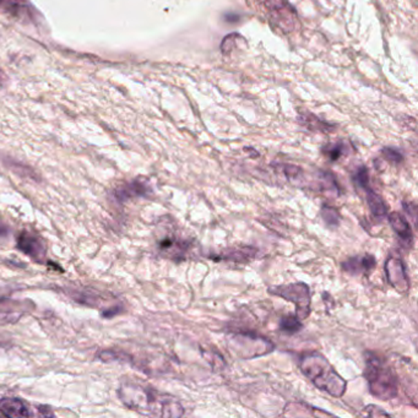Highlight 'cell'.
<instances>
[{
	"label": "cell",
	"mask_w": 418,
	"mask_h": 418,
	"mask_svg": "<svg viewBox=\"0 0 418 418\" xmlns=\"http://www.w3.org/2000/svg\"><path fill=\"white\" fill-rule=\"evenodd\" d=\"M122 401L137 412L158 417H180L184 410L174 397L161 394L158 391L128 384L120 390Z\"/></svg>",
	"instance_id": "obj_1"
},
{
	"label": "cell",
	"mask_w": 418,
	"mask_h": 418,
	"mask_svg": "<svg viewBox=\"0 0 418 418\" xmlns=\"http://www.w3.org/2000/svg\"><path fill=\"white\" fill-rule=\"evenodd\" d=\"M299 368L318 389L325 391L326 394L341 397L346 392L348 381L334 370L332 364L321 353L304 354L299 361Z\"/></svg>",
	"instance_id": "obj_2"
},
{
	"label": "cell",
	"mask_w": 418,
	"mask_h": 418,
	"mask_svg": "<svg viewBox=\"0 0 418 418\" xmlns=\"http://www.w3.org/2000/svg\"><path fill=\"white\" fill-rule=\"evenodd\" d=\"M365 379L368 381L370 394L383 401L397 397V378L390 367L377 354H365Z\"/></svg>",
	"instance_id": "obj_3"
},
{
	"label": "cell",
	"mask_w": 418,
	"mask_h": 418,
	"mask_svg": "<svg viewBox=\"0 0 418 418\" xmlns=\"http://www.w3.org/2000/svg\"><path fill=\"white\" fill-rule=\"evenodd\" d=\"M269 294L292 302L299 321L307 319L310 314V289L304 283H288L269 288Z\"/></svg>",
	"instance_id": "obj_4"
},
{
	"label": "cell",
	"mask_w": 418,
	"mask_h": 418,
	"mask_svg": "<svg viewBox=\"0 0 418 418\" xmlns=\"http://www.w3.org/2000/svg\"><path fill=\"white\" fill-rule=\"evenodd\" d=\"M386 274L388 283L400 294H405L410 289L406 267L402 261L401 256L392 253L386 263Z\"/></svg>",
	"instance_id": "obj_5"
},
{
	"label": "cell",
	"mask_w": 418,
	"mask_h": 418,
	"mask_svg": "<svg viewBox=\"0 0 418 418\" xmlns=\"http://www.w3.org/2000/svg\"><path fill=\"white\" fill-rule=\"evenodd\" d=\"M266 9L272 20L276 22L285 32L292 31L296 23V11L287 0H265Z\"/></svg>",
	"instance_id": "obj_6"
},
{
	"label": "cell",
	"mask_w": 418,
	"mask_h": 418,
	"mask_svg": "<svg viewBox=\"0 0 418 418\" xmlns=\"http://www.w3.org/2000/svg\"><path fill=\"white\" fill-rule=\"evenodd\" d=\"M17 248L36 263H44L46 260L44 243L42 239L32 232H28V231L21 232L17 238Z\"/></svg>",
	"instance_id": "obj_7"
},
{
	"label": "cell",
	"mask_w": 418,
	"mask_h": 418,
	"mask_svg": "<svg viewBox=\"0 0 418 418\" xmlns=\"http://www.w3.org/2000/svg\"><path fill=\"white\" fill-rule=\"evenodd\" d=\"M30 307V302H20L15 299L0 301V324L15 323L28 312Z\"/></svg>",
	"instance_id": "obj_8"
},
{
	"label": "cell",
	"mask_w": 418,
	"mask_h": 418,
	"mask_svg": "<svg viewBox=\"0 0 418 418\" xmlns=\"http://www.w3.org/2000/svg\"><path fill=\"white\" fill-rule=\"evenodd\" d=\"M0 11L25 21H35V10L28 0H0Z\"/></svg>",
	"instance_id": "obj_9"
},
{
	"label": "cell",
	"mask_w": 418,
	"mask_h": 418,
	"mask_svg": "<svg viewBox=\"0 0 418 418\" xmlns=\"http://www.w3.org/2000/svg\"><path fill=\"white\" fill-rule=\"evenodd\" d=\"M389 222L394 232L397 234V237L401 239L402 245H405L408 249L412 248L413 234L412 229L410 227L406 218L402 216L399 212H391L389 215Z\"/></svg>",
	"instance_id": "obj_10"
},
{
	"label": "cell",
	"mask_w": 418,
	"mask_h": 418,
	"mask_svg": "<svg viewBox=\"0 0 418 418\" xmlns=\"http://www.w3.org/2000/svg\"><path fill=\"white\" fill-rule=\"evenodd\" d=\"M150 193H151V189H150L149 183L142 182V180L137 178V180H133L131 183L120 187L115 191V196L120 201H125L131 198L147 196Z\"/></svg>",
	"instance_id": "obj_11"
},
{
	"label": "cell",
	"mask_w": 418,
	"mask_h": 418,
	"mask_svg": "<svg viewBox=\"0 0 418 418\" xmlns=\"http://www.w3.org/2000/svg\"><path fill=\"white\" fill-rule=\"evenodd\" d=\"M375 264L377 263L374 256L365 254V256H354L348 259L342 264V267L345 272H350L352 275H359L362 272L368 274L372 272L375 267Z\"/></svg>",
	"instance_id": "obj_12"
},
{
	"label": "cell",
	"mask_w": 418,
	"mask_h": 418,
	"mask_svg": "<svg viewBox=\"0 0 418 418\" xmlns=\"http://www.w3.org/2000/svg\"><path fill=\"white\" fill-rule=\"evenodd\" d=\"M0 412L6 417H30L32 415L21 400L12 397L0 400Z\"/></svg>",
	"instance_id": "obj_13"
},
{
	"label": "cell",
	"mask_w": 418,
	"mask_h": 418,
	"mask_svg": "<svg viewBox=\"0 0 418 418\" xmlns=\"http://www.w3.org/2000/svg\"><path fill=\"white\" fill-rule=\"evenodd\" d=\"M69 296L77 303L84 304L87 307H99L104 302V298L101 294L88 288L69 289Z\"/></svg>",
	"instance_id": "obj_14"
},
{
	"label": "cell",
	"mask_w": 418,
	"mask_h": 418,
	"mask_svg": "<svg viewBox=\"0 0 418 418\" xmlns=\"http://www.w3.org/2000/svg\"><path fill=\"white\" fill-rule=\"evenodd\" d=\"M362 189L365 191L367 204H368V207H370L372 215L378 218L386 216V213H388V207H386L384 200L375 193L374 190L370 189V185H368V187H364Z\"/></svg>",
	"instance_id": "obj_15"
},
{
	"label": "cell",
	"mask_w": 418,
	"mask_h": 418,
	"mask_svg": "<svg viewBox=\"0 0 418 418\" xmlns=\"http://www.w3.org/2000/svg\"><path fill=\"white\" fill-rule=\"evenodd\" d=\"M256 250L250 248V247H243L240 249H232L229 251H225L218 259H223V260L232 261H248L253 259L256 256Z\"/></svg>",
	"instance_id": "obj_16"
},
{
	"label": "cell",
	"mask_w": 418,
	"mask_h": 418,
	"mask_svg": "<svg viewBox=\"0 0 418 418\" xmlns=\"http://www.w3.org/2000/svg\"><path fill=\"white\" fill-rule=\"evenodd\" d=\"M160 249L163 253H173V258L175 254H182L187 250V245L183 243L182 240L178 239L172 238V237H167V238H163L162 240H160Z\"/></svg>",
	"instance_id": "obj_17"
},
{
	"label": "cell",
	"mask_w": 418,
	"mask_h": 418,
	"mask_svg": "<svg viewBox=\"0 0 418 418\" xmlns=\"http://www.w3.org/2000/svg\"><path fill=\"white\" fill-rule=\"evenodd\" d=\"M303 327L302 323L297 318V315H287V316H283V319L280 321V330L286 334H296V332H301V329Z\"/></svg>",
	"instance_id": "obj_18"
},
{
	"label": "cell",
	"mask_w": 418,
	"mask_h": 418,
	"mask_svg": "<svg viewBox=\"0 0 418 418\" xmlns=\"http://www.w3.org/2000/svg\"><path fill=\"white\" fill-rule=\"evenodd\" d=\"M321 215L323 220L330 226H337L340 222V213L335 207L324 205L321 207Z\"/></svg>",
	"instance_id": "obj_19"
},
{
	"label": "cell",
	"mask_w": 418,
	"mask_h": 418,
	"mask_svg": "<svg viewBox=\"0 0 418 418\" xmlns=\"http://www.w3.org/2000/svg\"><path fill=\"white\" fill-rule=\"evenodd\" d=\"M201 353H202V356L205 357L207 362L211 364L212 368H215V370H218V368H223L225 367V361H223L222 357L218 354V353L211 352V351H207L205 348H201Z\"/></svg>",
	"instance_id": "obj_20"
},
{
	"label": "cell",
	"mask_w": 418,
	"mask_h": 418,
	"mask_svg": "<svg viewBox=\"0 0 418 418\" xmlns=\"http://www.w3.org/2000/svg\"><path fill=\"white\" fill-rule=\"evenodd\" d=\"M101 361L104 362H114V361H120V362H129L131 357L126 356L123 352H114V351H104V352L98 354Z\"/></svg>",
	"instance_id": "obj_21"
},
{
	"label": "cell",
	"mask_w": 418,
	"mask_h": 418,
	"mask_svg": "<svg viewBox=\"0 0 418 418\" xmlns=\"http://www.w3.org/2000/svg\"><path fill=\"white\" fill-rule=\"evenodd\" d=\"M354 180H356V183L359 185V188H364V187H368L370 185V174H368V171L365 167H359L357 169V173H356V177H354Z\"/></svg>",
	"instance_id": "obj_22"
},
{
	"label": "cell",
	"mask_w": 418,
	"mask_h": 418,
	"mask_svg": "<svg viewBox=\"0 0 418 418\" xmlns=\"http://www.w3.org/2000/svg\"><path fill=\"white\" fill-rule=\"evenodd\" d=\"M383 156H384L389 162L400 163L402 161L401 152L399 151V150H395V149H392V147H386V149H383Z\"/></svg>",
	"instance_id": "obj_23"
},
{
	"label": "cell",
	"mask_w": 418,
	"mask_h": 418,
	"mask_svg": "<svg viewBox=\"0 0 418 418\" xmlns=\"http://www.w3.org/2000/svg\"><path fill=\"white\" fill-rule=\"evenodd\" d=\"M343 151H345V147H343L342 144L339 142L336 145L327 147L325 153L327 155V158H330L332 161H337L343 155Z\"/></svg>",
	"instance_id": "obj_24"
},
{
	"label": "cell",
	"mask_w": 418,
	"mask_h": 418,
	"mask_svg": "<svg viewBox=\"0 0 418 418\" xmlns=\"http://www.w3.org/2000/svg\"><path fill=\"white\" fill-rule=\"evenodd\" d=\"M283 173L286 174V177L288 178H294V177H297L302 171L297 166H294V164H283Z\"/></svg>",
	"instance_id": "obj_25"
},
{
	"label": "cell",
	"mask_w": 418,
	"mask_h": 418,
	"mask_svg": "<svg viewBox=\"0 0 418 418\" xmlns=\"http://www.w3.org/2000/svg\"><path fill=\"white\" fill-rule=\"evenodd\" d=\"M365 413H367L370 417H378V416H386V417H389V415H388L386 411H383L381 408H377V406H368V408H365Z\"/></svg>",
	"instance_id": "obj_26"
},
{
	"label": "cell",
	"mask_w": 418,
	"mask_h": 418,
	"mask_svg": "<svg viewBox=\"0 0 418 418\" xmlns=\"http://www.w3.org/2000/svg\"><path fill=\"white\" fill-rule=\"evenodd\" d=\"M120 310H122V308H120V305H117V307H114V308H111V310H108V312H104V318H112L113 315L118 314V313L120 312Z\"/></svg>",
	"instance_id": "obj_27"
},
{
	"label": "cell",
	"mask_w": 418,
	"mask_h": 418,
	"mask_svg": "<svg viewBox=\"0 0 418 418\" xmlns=\"http://www.w3.org/2000/svg\"><path fill=\"white\" fill-rule=\"evenodd\" d=\"M8 84V76L6 75V73L0 69V86H4Z\"/></svg>",
	"instance_id": "obj_28"
},
{
	"label": "cell",
	"mask_w": 418,
	"mask_h": 418,
	"mask_svg": "<svg viewBox=\"0 0 418 418\" xmlns=\"http://www.w3.org/2000/svg\"><path fill=\"white\" fill-rule=\"evenodd\" d=\"M8 234H9V228L6 227V225L0 223V237L1 236H6Z\"/></svg>",
	"instance_id": "obj_29"
}]
</instances>
